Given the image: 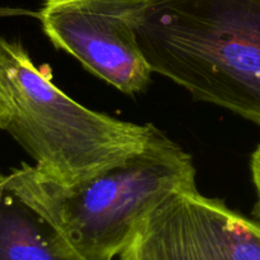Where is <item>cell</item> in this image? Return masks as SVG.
I'll return each mask as SVG.
<instances>
[{
  "mask_svg": "<svg viewBox=\"0 0 260 260\" xmlns=\"http://www.w3.org/2000/svg\"><path fill=\"white\" fill-rule=\"evenodd\" d=\"M250 170L251 179H253V184L256 193V201L253 207V218L260 222V145L251 155Z\"/></svg>",
  "mask_w": 260,
  "mask_h": 260,
  "instance_id": "7",
  "label": "cell"
},
{
  "mask_svg": "<svg viewBox=\"0 0 260 260\" xmlns=\"http://www.w3.org/2000/svg\"><path fill=\"white\" fill-rule=\"evenodd\" d=\"M5 179H7V175L0 173V198H2L3 193H4V189H5Z\"/></svg>",
  "mask_w": 260,
  "mask_h": 260,
  "instance_id": "9",
  "label": "cell"
},
{
  "mask_svg": "<svg viewBox=\"0 0 260 260\" xmlns=\"http://www.w3.org/2000/svg\"><path fill=\"white\" fill-rule=\"evenodd\" d=\"M0 260H86L57 230L5 187L0 198Z\"/></svg>",
  "mask_w": 260,
  "mask_h": 260,
  "instance_id": "6",
  "label": "cell"
},
{
  "mask_svg": "<svg viewBox=\"0 0 260 260\" xmlns=\"http://www.w3.org/2000/svg\"><path fill=\"white\" fill-rule=\"evenodd\" d=\"M137 38L152 73L260 126V0H149Z\"/></svg>",
  "mask_w": 260,
  "mask_h": 260,
  "instance_id": "2",
  "label": "cell"
},
{
  "mask_svg": "<svg viewBox=\"0 0 260 260\" xmlns=\"http://www.w3.org/2000/svg\"><path fill=\"white\" fill-rule=\"evenodd\" d=\"M118 260H260V222L197 192L145 216Z\"/></svg>",
  "mask_w": 260,
  "mask_h": 260,
  "instance_id": "5",
  "label": "cell"
},
{
  "mask_svg": "<svg viewBox=\"0 0 260 260\" xmlns=\"http://www.w3.org/2000/svg\"><path fill=\"white\" fill-rule=\"evenodd\" d=\"M149 0H45L38 20L57 50L128 95L149 86L152 70L137 28Z\"/></svg>",
  "mask_w": 260,
  "mask_h": 260,
  "instance_id": "4",
  "label": "cell"
},
{
  "mask_svg": "<svg viewBox=\"0 0 260 260\" xmlns=\"http://www.w3.org/2000/svg\"><path fill=\"white\" fill-rule=\"evenodd\" d=\"M0 89L10 106L9 132L36 169L73 185L121 164L144 149L156 127L95 112L66 95L47 69L33 63L19 41L0 37Z\"/></svg>",
  "mask_w": 260,
  "mask_h": 260,
  "instance_id": "3",
  "label": "cell"
},
{
  "mask_svg": "<svg viewBox=\"0 0 260 260\" xmlns=\"http://www.w3.org/2000/svg\"><path fill=\"white\" fill-rule=\"evenodd\" d=\"M10 119V106L0 89V129H5Z\"/></svg>",
  "mask_w": 260,
  "mask_h": 260,
  "instance_id": "8",
  "label": "cell"
},
{
  "mask_svg": "<svg viewBox=\"0 0 260 260\" xmlns=\"http://www.w3.org/2000/svg\"><path fill=\"white\" fill-rule=\"evenodd\" d=\"M5 187L86 260H113L145 216L175 193L197 189L192 156L159 128L139 152L76 184L60 185L22 164Z\"/></svg>",
  "mask_w": 260,
  "mask_h": 260,
  "instance_id": "1",
  "label": "cell"
}]
</instances>
